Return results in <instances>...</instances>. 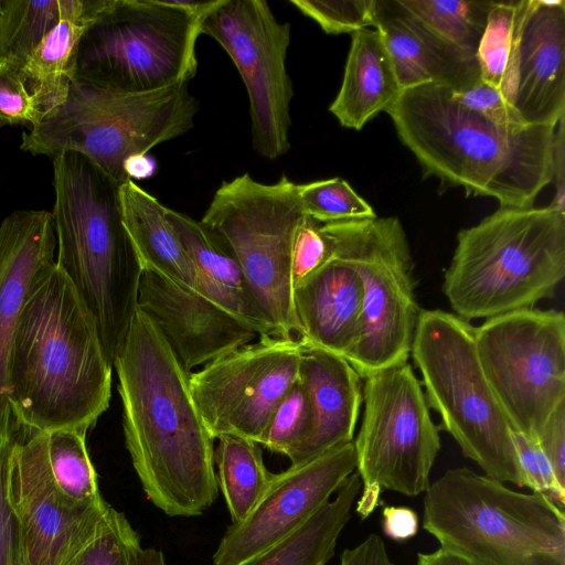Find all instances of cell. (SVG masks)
<instances>
[{"mask_svg": "<svg viewBox=\"0 0 565 565\" xmlns=\"http://www.w3.org/2000/svg\"><path fill=\"white\" fill-rule=\"evenodd\" d=\"M125 443L147 498L169 516L202 514L217 498L214 438L184 372L137 308L114 363Z\"/></svg>", "mask_w": 565, "mask_h": 565, "instance_id": "6da1fadb", "label": "cell"}, {"mask_svg": "<svg viewBox=\"0 0 565 565\" xmlns=\"http://www.w3.org/2000/svg\"><path fill=\"white\" fill-rule=\"evenodd\" d=\"M111 371L92 317L54 263L31 286L11 341V405L22 436L87 433L109 406Z\"/></svg>", "mask_w": 565, "mask_h": 565, "instance_id": "7a4b0ae2", "label": "cell"}, {"mask_svg": "<svg viewBox=\"0 0 565 565\" xmlns=\"http://www.w3.org/2000/svg\"><path fill=\"white\" fill-rule=\"evenodd\" d=\"M423 175L500 206L532 207L553 181L556 126L499 125L426 84L401 92L385 111Z\"/></svg>", "mask_w": 565, "mask_h": 565, "instance_id": "3957f363", "label": "cell"}, {"mask_svg": "<svg viewBox=\"0 0 565 565\" xmlns=\"http://www.w3.org/2000/svg\"><path fill=\"white\" fill-rule=\"evenodd\" d=\"M55 264L92 317L113 365L137 310L142 263L122 220L119 184L81 153L52 157Z\"/></svg>", "mask_w": 565, "mask_h": 565, "instance_id": "277c9868", "label": "cell"}, {"mask_svg": "<svg viewBox=\"0 0 565 565\" xmlns=\"http://www.w3.org/2000/svg\"><path fill=\"white\" fill-rule=\"evenodd\" d=\"M565 276V213L551 206H500L461 230L443 292L470 321L533 308Z\"/></svg>", "mask_w": 565, "mask_h": 565, "instance_id": "5b68a950", "label": "cell"}, {"mask_svg": "<svg viewBox=\"0 0 565 565\" xmlns=\"http://www.w3.org/2000/svg\"><path fill=\"white\" fill-rule=\"evenodd\" d=\"M423 527L440 548L478 565H565L564 510L465 467L430 483Z\"/></svg>", "mask_w": 565, "mask_h": 565, "instance_id": "8992f818", "label": "cell"}, {"mask_svg": "<svg viewBox=\"0 0 565 565\" xmlns=\"http://www.w3.org/2000/svg\"><path fill=\"white\" fill-rule=\"evenodd\" d=\"M188 84L129 93L74 79L65 102L22 135L20 149L49 157L81 153L121 185L129 181L124 171L129 157L147 154L193 127L199 102Z\"/></svg>", "mask_w": 565, "mask_h": 565, "instance_id": "52a82bcc", "label": "cell"}, {"mask_svg": "<svg viewBox=\"0 0 565 565\" xmlns=\"http://www.w3.org/2000/svg\"><path fill=\"white\" fill-rule=\"evenodd\" d=\"M411 355L429 408L486 476L525 487L511 426L480 367L475 327L448 311L420 310Z\"/></svg>", "mask_w": 565, "mask_h": 565, "instance_id": "ba28073f", "label": "cell"}, {"mask_svg": "<svg viewBox=\"0 0 565 565\" xmlns=\"http://www.w3.org/2000/svg\"><path fill=\"white\" fill-rule=\"evenodd\" d=\"M202 20L173 0H110L82 35L75 79L129 93L189 83Z\"/></svg>", "mask_w": 565, "mask_h": 565, "instance_id": "9c48e42d", "label": "cell"}, {"mask_svg": "<svg viewBox=\"0 0 565 565\" xmlns=\"http://www.w3.org/2000/svg\"><path fill=\"white\" fill-rule=\"evenodd\" d=\"M298 184L287 175L266 184L248 173L223 181L201 222L230 246L276 337H301L294 303L291 257L306 218Z\"/></svg>", "mask_w": 565, "mask_h": 565, "instance_id": "30bf717a", "label": "cell"}, {"mask_svg": "<svg viewBox=\"0 0 565 565\" xmlns=\"http://www.w3.org/2000/svg\"><path fill=\"white\" fill-rule=\"evenodd\" d=\"M331 254L359 275L364 292L360 338L347 361L363 379L408 361L420 313L414 262L396 216L321 224Z\"/></svg>", "mask_w": 565, "mask_h": 565, "instance_id": "8fae6325", "label": "cell"}, {"mask_svg": "<svg viewBox=\"0 0 565 565\" xmlns=\"http://www.w3.org/2000/svg\"><path fill=\"white\" fill-rule=\"evenodd\" d=\"M363 416L353 439L362 489L355 511L363 520L381 504V494L425 493L441 449L420 381L408 361L363 377Z\"/></svg>", "mask_w": 565, "mask_h": 565, "instance_id": "7c38bea8", "label": "cell"}, {"mask_svg": "<svg viewBox=\"0 0 565 565\" xmlns=\"http://www.w3.org/2000/svg\"><path fill=\"white\" fill-rule=\"evenodd\" d=\"M483 375L511 429L537 440L565 402V316L521 309L475 328Z\"/></svg>", "mask_w": 565, "mask_h": 565, "instance_id": "4fadbf2b", "label": "cell"}, {"mask_svg": "<svg viewBox=\"0 0 565 565\" xmlns=\"http://www.w3.org/2000/svg\"><path fill=\"white\" fill-rule=\"evenodd\" d=\"M230 55L245 84L254 149L275 160L290 148L292 83L286 58L290 24L264 0H221L201 23Z\"/></svg>", "mask_w": 565, "mask_h": 565, "instance_id": "5bb4252c", "label": "cell"}, {"mask_svg": "<svg viewBox=\"0 0 565 565\" xmlns=\"http://www.w3.org/2000/svg\"><path fill=\"white\" fill-rule=\"evenodd\" d=\"M303 349L297 338L263 334L191 372L190 392L211 436L236 435L259 444L275 408L298 380Z\"/></svg>", "mask_w": 565, "mask_h": 565, "instance_id": "9a60e30c", "label": "cell"}, {"mask_svg": "<svg viewBox=\"0 0 565 565\" xmlns=\"http://www.w3.org/2000/svg\"><path fill=\"white\" fill-rule=\"evenodd\" d=\"M355 469L356 454L351 441L273 473L247 516L227 527L213 554L214 565H243L297 530L330 501Z\"/></svg>", "mask_w": 565, "mask_h": 565, "instance_id": "2e32d148", "label": "cell"}, {"mask_svg": "<svg viewBox=\"0 0 565 565\" xmlns=\"http://www.w3.org/2000/svg\"><path fill=\"white\" fill-rule=\"evenodd\" d=\"M10 489L19 523L21 565H61L109 508L104 499L77 505L62 495L49 468L45 433L15 440Z\"/></svg>", "mask_w": 565, "mask_h": 565, "instance_id": "e0dca14e", "label": "cell"}, {"mask_svg": "<svg viewBox=\"0 0 565 565\" xmlns=\"http://www.w3.org/2000/svg\"><path fill=\"white\" fill-rule=\"evenodd\" d=\"M500 90L525 125L556 126L564 117V0H518Z\"/></svg>", "mask_w": 565, "mask_h": 565, "instance_id": "ac0fdd59", "label": "cell"}, {"mask_svg": "<svg viewBox=\"0 0 565 565\" xmlns=\"http://www.w3.org/2000/svg\"><path fill=\"white\" fill-rule=\"evenodd\" d=\"M137 308L154 323L188 374L258 337L200 292L149 268L140 277Z\"/></svg>", "mask_w": 565, "mask_h": 565, "instance_id": "d6986e66", "label": "cell"}, {"mask_svg": "<svg viewBox=\"0 0 565 565\" xmlns=\"http://www.w3.org/2000/svg\"><path fill=\"white\" fill-rule=\"evenodd\" d=\"M52 212L18 210L0 224V437L19 436L9 385V354L19 313L39 276L55 263Z\"/></svg>", "mask_w": 565, "mask_h": 565, "instance_id": "ffe728a7", "label": "cell"}, {"mask_svg": "<svg viewBox=\"0 0 565 565\" xmlns=\"http://www.w3.org/2000/svg\"><path fill=\"white\" fill-rule=\"evenodd\" d=\"M374 29L384 42L402 90L426 84L460 90L480 79L476 57L439 39L398 0H376Z\"/></svg>", "mask_w": 565, "mask_h": 565, "instance_id": "44dd1931", "label": "cell"}, {"mask_svg": "<svg viewBox=\"0 0 565 565\" xmlns=\"http://www.w3.org/2000/svg\"><path fill=\"white\" fill-rule=\"evenodd\" d=\"M300 341L347 360L361 333L364 292L358 273L331 254L294 287Z\"/></svg>", "mask_w": 565, "mask_h": 565, "instance_id": "7402d4cb", "label": "cell"}, {"mask_svg": "<svg viewBox=\"0 0 565 565\" xmlns=\"http://www.w3.org/2000/svg\"><path fill=\"white\" fill-rule=\"evenodd\" d=\"M298 379L309 397L311 429L288 457L291 465L353 441L362 404L360 374L345 359L322 349L305 345Z\"/></svg>", "mask_w": 565, "mask_h": 565, "instance_id": "603a6c76", "label": "cell"}, {"mask_svg": "<svg viewBox=\"0 0 565 565\" xmlns=\"http://www.w3.org/2000/svg\"><path fill=\"white\" fill-rule=\"evenodd\" d=\"M166 214L195 266L201 295L249 326L258 335L276 337L241 265L223 238L201 221L183 213L167 207Z\"/></svg>", "mask_w": 565, "mask_h": 565, "instance_id": "cb8c5ba5", "label": "cell"}, {"mask_svg": "<svg viewBox=\"0 0 565 565\" xmlns=\"http://www.w3.org/2000/svg\"><path fill=\"white\" fill-rule=\"evenodd\" d=\"M390 55L375 29L351 34L342 84L330 113L345 128L360 130L381 111H386L399 96Z\"/></svg>", "mask_w": 565, "mask_h": 565, "instance_id": "d4e9b609", "label": "cell"}, {"mask_svg": "<svg viewBox=\"0 0 565 565\" xmlns=\"http://www.w3.org/2000/svg\"><path fill=\"white\" fill-rule=\"evenodd\" d=\"M119 196L124 224L143 268L201 294L198 271L167 217V207L131 180L119 186Z\"/></svg>", "mask_w": 565, "mask_h": 565, "instance_id": "484cf974", "label": "cell"}, {"mask_svg": "<svg viewBox=\"0 0 565 565\" xmlns=\"http://www.w3.org/2000/svg\"><path fill=\"white\" fill-rule=\"evenodd\" d=\"M361 489L355 471L338 489L333 500L297 530L243 565H326L334 555L339 535L351 518V509Z\"/></svg>", "mask_w": 565, "mask_h": 565, "instance_id": "4316f807", "label": "cell"}, {"mask_svg": "<svg viewBox=\"0 0 565 565\" xmlns=\"http://www.w3.org/2000/svg\"><path fill=\"white\" fill-rule=\"evenodd\" d=\"M110 0H0V60L20 67L63 20L92 23Z\"/></svg>", "mask_w": 565, "mask_h": 565, "instance_id": "83f0119b", "label": "cell"}, {"mask_svg": "<svg viewBox=\"0 0 565 565\" xmlns=\"http://www.w3.org/2000/svg\"><path fill=\"white\" fill-rule=\"evenodd\" d=\"M89 24L61 21L18 67L42 116L65 102L75 79L79 41Z\"/></svg>", "mask_w": 565, "mask_h": 565, "instance_id": "f1b7e54d", "label": "cell"}, {"mask_svg": "<svg viewBox=\"0 0 565 565\" xmlns=\"http://www.w3.org/2000/svg\"><path fill=\"white\" fill-rule=\"evenodd\" d=\"M217 440L214 450L217 484L225 498L232 523H238L260 499L273 473L265 467L258 443L236 435H223Z\"/></svg>", "mask_w": 565, "mask_h": 565, "instance_id": "f546056e", "label": "cell"}, {"mask_svg": "<svg viewBox=\"0 0 565 565\" xmlns=\"http://www.w3.org/2000/svg\"><path fill=\"white\" fill-rule=\"evenodd\" d=\"M398 2L439 39L465 54L476 57L492 1L398 0Z\"/></svg>", "mask_w": 565, "mask_h": 565, "instance_id": "4dcf8cb0", "label": "cell"}, {"mask_svg": "<svg viewBox=\"0 0 565 565\" xmlns=\"http://www.w3.org/2000/svg\"><path fill=\"white\" fill-rule=\"evenodd\" d=\"M46 434V459L57 490L77 505L103 500L86 447V433L60 429Z\"/></svg>", "mask_w": 565, "mask_h": 565, "instance_id": "1f68e13d", "label": "cell"}, {"mask_svg": "<svg viewBox=\"0 0 565 565\" xmlns=\"http://www.w3.org/2000/svg\"><path fill=\"white\" fill-rule=\"evenodd\" d=\"M140 546L139 535L126 516L109 505L97 525L61 565H131L134 553Z\"/></svg>", "mask_w": 565, "mask_h": 565, "instance_id": "d6a6232c", "label": "cell"}, {"mask_svg": "<svg viewBox=\"0 0 565 565\" xmlns=\"http://www.w3.org/2000/svg\"><path fill=\"white\" fill-rule=\"evenodd\" d=\"M305 213L319 224L373 218V207L341 178L298 184Z\"/></svg>", "mask_w": 565, "mask_h": 565, "instance_id": "836d02e7", "label": "cell"}, {"mask_svg": "<svg viewBox=\"0 0 565 565\" xmlns=\"http://www.w3.org/2000/svg\"><path fill=\"white\" fill-rule=\"evenodd\" d=\"M310 429V402L298 379L275 408L259 445L289 457L305 441Z\"/></svg>", "mask_w": 565, "mask_h": 565, "instance_id": "e575fe53", "label": "cell"}, {"mask_svg": "<svg viewBox=\"0 0 565 565\" xmlns=\"http://www.w3.org/2000/svg\"><path fill=\"white\" fill-rule=\"evenodd\" d=\"M516 2L492 1L476 53L480 79L499 89L510 55Z\"/></svg>", "mask_w": 565, "mask_h": 565, "instance_id": "d590c367", "label": "cell"}, {"mask_svg": "<svg viewBox=\"0 0 565 565\" xmlns=\"http://www.w3.org/2000/svg\"><path fill=\"white\" fill-rule=\"evenodd\" d=\"M328 34L354 33L374 26L376 0H290Z\"/></svg>", "mask_w": 565, "mask_h": 565, "instance_id": "8d00e7d4", "label": "cell"}, {"mask_svg": "<svg viewBox=\"0 0 565 565\" xmlns=\"http://www.w3.org/2000/svg\"><path fill=\"white\" fill-rule=\"evenodd\" d=\"M512 439L525 487L552 500L558 508H565V486H563L553 466L536 439L511 429Z\"/></svg>", "mask_w": 565, "mask_h": 565, "instance_id": "74e56055", "label": "cell"}, {"mask_svg": "<svg viewBox=\"0 0 565 565\" xmlns=\"http://www.w3.org/2000/svg\"><path fill=\"white\" fill-rule=\"evenodd\" d=\"M18 437H0V565H21L20 531L10 489V459Z\"/></svg>", "mask_w": 565, "mask_h": 565, "instance_id": "f35d334b", "label": "cell"}, {"mask_svg": "<svg viewBox=\"0 0 565 565\" xmlns=\"http://www.w3.org/2000/svg\"><path fill=\"white\" fill-rule=\"evenodd\" d=\"M42 117L17 65L0 60V125H36Z\"/></svg>", "mask_w": 565, "mask_h": 565, "instance_id": "ab89813d", "label": "cell"}, {"mask_svg": "<svg viewBox=\"0 0 565 565\" xmlns=\"http://www.w3.org/2000/svg\"><path fill=\"white\" fill-rule=\"evenodd\" d=\"M330 256V245L321 231V224L307 215L296 233L292 247L294 287L319 269Z\"/></svg>", "mask_w": 565, "mask_h": 565, "instance_id": "60d3db41", "label": "cell"}, {"mask_svg": "<svg viewBox=\"0 0 565 565\" xmlns=\"http://www.w3.org/2000/svg\"><path fill=\"white\" fill-rule=\"evenodd\" d=\"M452 97L467 109L499 125H525L501 90L481 79L460 90L451 89Z\"/></svg>", "mask_w": 565, "mask_h": 565, "instance_id": "b9f144b4", "label": "cell"}, {"mask_svg": "<svg viewBox=\"0 0 565 565\" xmlns=\"http://www.w3.org/2000/svg\"><path fill=\"white\" fill-rule=\"evenodd\" d=\"M537 443L551 461L558 481L565 486V402L550 416Z\"/></svg>", "mask_w": 565, "mask_h": 565, "instance_id": "7bdbcfd3", "label": "cell"}, {"mask_svg": "<svg viewBox=\"0 0 565 565\" xmlns=\"http://www.w3.org/2000/svg\"><path fill=\"white\" fill-rule=\"evenodd\" d=\"M340 565H397L391 561L383 539L370 534L353 548H345L340 557Z\"/></svg>", "mask_w": 565, "mask_h": 565, "instance_id": "ee69618b", "label": "cell"}, {"mask_svg": "<svg viewBox=\"0 0 565 565\" xmlns=\"http://www.w3.org/2000/svg\"><path fill=\"white\" fill-rule=\"evenodd\" d=\"M382 527L387 537L403 542L416 535L418 515L408 507H385Z\"/></svg>", "mask_w": 565, "mask_h": 565, "instance_id": "f6af8a7d", "label": "cell"}, {"mask_svg": "<svg viewBox=\"0 0 565 565\" xmlns=\"http://www.w3.org/2000/svg\"><path fill=\"white\" fill-rule=\"evenodd\" d=\"M564 117H562L555 128L553 140V181L555 183L554 198L548 206L565 213V163H564Z\"/></svg>", "mask_w": 565, "mask_h": 565, "instance_id": "bcb514c9", "label": "cell"}, {"mask_svg": "<svg viewBox=\"0 0 565 565\" xmlns=\"http://www.w3.org/2000/svg\"><path fill=\"white\" fill-rule=\"evenodd\" d=\"M156 161L147 154H136L129 157L124 163V171L128 180H141L150 178L156 172Z\"/></svg>", "mask_w": 565, "mask_h": 565, "instance_id": "7dc6e473", "label": "cell"}, {"mask_svg": "<svg viewBox=\"0 0 565 565\" xmlns=\"http://www.w3.org/2000/svg\"><path fill=\"white\" fill-rule=\"evenodd\" d=\"M417 565H478L459 555L438 548L431 553H418Z\"/></svg>", "mask_w": 565, "mask_h": 565, "instance_id": "c3c4849f", "label": "cell"}, {"mask_svg": "<svg viewBox=\"0 0 565 565\" xmlns=\"http://www.w3.org/2000/svg\"><path fill=\"white\" fill-rule=\"evenodd\" d=\"M131 565H166L164 556L160 550L141 546L134 553Z\"/></svg>", "mask_w": 565, "mask_h": 565, "instance_id": "681fc988", "label": "cell"}]
</instances>
